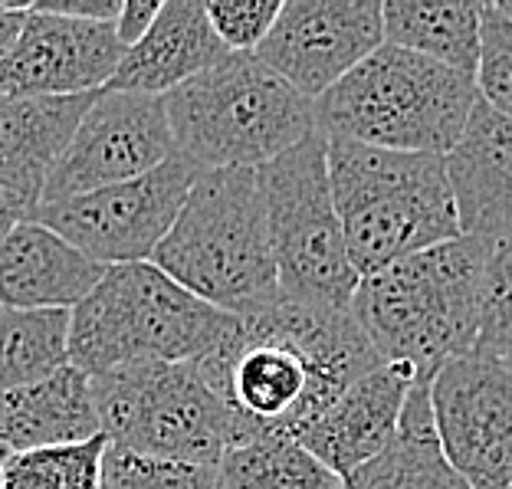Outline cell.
<instances>
[{"label": "cell", "instance_id": "cell-1", "mask_svg": "<svg viewBox=\"0 0 512 489\" xmlns=\"http://www.w3.org/2000/svg\"><path fill=\"white\" fill-rule=\"evenodd\" d=\"M230 421V450L263 437H296L368 371L384 365L352 309L296 302L237 319L230 339L194 362Z\"/></svg>", "mask_w": 512, "mask_h": 489}, {"label": "cell", "instance_id": "cell-2", "mask_svg": "<svg viewBox=\"0 0 512 489\" xmlns=\"http://www.w3.org/2000/svg\"><path fill=\"white\" fill-rule=\"evenodd\" d=\"M490 243L457 237L365 276L352 296V316L384 365L430 378L476 348L483 270Z\"/></svg>", "mask_w": 512, "mask_h": 489}, {"label": "cell", "instance_id": "cell-3", "mask_svg": "<svg viewBox=\"0 0 512 489\" xmlns=\"http://www.w3.org/2000/svg\"><path fill=\"white\" fill-rule=\"evenodd\" d=\"M148 263L237 319L270 306L279 279L260 174L250 168L197 174L178 220Z\"/></svg>", "mask_w": 512, "mask_h": 489}, {"label": "cell", "instance_id": "cell-4", "mask_svg": "<svg viewBox=\"0 0 512 489\" xmlns=\"http://www.w3.org/2000/svg\"><path fill=\"white\" fill-rule=\"evenodd\" d=\"M476 99L480 92L470 73L381 43L316 99V125L325 138L339 142L447 158Z\"/></svg>", "mask_w": 512, "mask_h": 489}, {"label": "cell", "instance_id": "cell-5", "mask_svg": "<svg viewBox=\"0 0 512 489\" xmlns=\"http://www.w3.org/2000/svg\"><path fill=\"white\" fill-rule=\"evenodd\" d=\"M237 316L214 309L151 263L109 266L73 309L69 365L106 375L125 365L201 362L230 339Z\"/></svg>", "mask_w": 512, "mask_h": 489}, {"label": "cell", "instance_id": "cell-6", "mask_svg": "<svg viewBox=\"0 0 512 489\" xmlns=\"http://www.w3.org/2000/svg\"><path fill=\"white\" fill-rule=\"evenodd\" d=\"M329 142V184L358 276L460 237L447 165L437 155H404L355 142Z\"/></svg>", "mask_w": 512, "mask_h": 489}, {"label": "cell", "instance_id": "cell-7", "mask_svg": "<svg viewBox=\"0 0 512 489\" xmlns=\"http://www.w3.org/2000/svg\"><path fill=\"white\" fill-rule=\"evenodd\" d=\"M174 148L197 171H260L319 132L316 102L253 53H227L165 96Z\"/></svg>", "mask_w": 512, "mask_h": 489}, {"label": "cell", "instance_id": "cell-8", "mask_svg": "<svg viewBox=\"0 0 512 489\" xmlns=\"http://www.w3.org/2000/svg\"><path fill=\"white\" fill-rule=\"evenodd\" d=\"M260 174L279 293L296 302L352 309L362 276L348 260L329 184V142L316 132Z\"/></svg>", "mask_w": 512, "mask_h": 489}, {"label": "cell", "instance_id": "cell-9", "mask_svg": "<svg viewBox=\"0 0 512 489\" xmlns=\"http://www.w3.org/2000/svg\"><path fill=\"white\" fill-rule=\"evenodd\" d=\"M89 381L109 447L204 467H217L230 450L227 411L194 362L125 365Z\"/></svg>", "mask_w": 512, "mask_h": 489}, {"label": "cell", "instance_id": "cell-10", "mask_svg": "<svg viewBox=\"0 0 512 489\" xmlns=\"http://www.w3.org/2000/svg\"><path fill=\"white\" fill-rule=\"evenodd\" d=\"M197 174L191 161L174 155L135 181L33 207L27 220L50 227L102 266L148 263L178 220Z\"/></svg>", "mask_w": 512, "mask_h": 489}, {"label": "cell", "instance_id": "cell-11", "mask_svg": "<svg viewBox=\"0 0 512 489\" xmlns=\"http://www.w3.org/2000/svg\"><path fill=\"white\" fill-rule=\"evenodd\" d=\"M437 444L467 489H512V368L453 358L427 384Z\"/></svg>", "mask_w": 512, "mask_h": 489}, {"label": "cell", "instance_id": "cell-12", "mask_svg": "<svg viewBox=\"0 0 512 489\" xmlns=\"http://www.w3.org/2000/svg\"><path fill=\"white\" fill-rule=\"evenodd\" d=\"M178 155L165 96L102 89L46 181L40 204L135 181ZM37 204V207H40Z\"/></svg>", "mask_w": 512, "mask_h": 489}, {"label": "cell", "instance_id": "cell-13", "mask_svg": "<svg viewBox=\"0 0 512 489\" xmlns=\"http://www.w3.org/2000/svg\"><path fill=\"white\" fill-rule=\"evenodd\" d=\"M381 43V0H286L253 56L316 102Z\"/></svg>", "mask_w": 512, "mask_h": 489}, {"label": "cell", "instance_id": "cell-14", "mask_svg": "<svg viewBox=\"0 0 512 489\" xmlns=\"http://www.w3.org/2000/svg\"><path fill=\"white\" fill-rule=\"evenodd\" d=\"M125 56L115 23H86L27 10L14 56L0 79L7 96H89L109 86Z\"/></svg>", "mask_w": 512, "mask_h": 489}, {"label": "cell", "instance_id": "cell-15", "mask_svg": "<svg viewBox=\"0 0 512 489\" xmlns=\"http://www.w3.org/2000/svg\"><path fill=\"white\" fill-rule=\"evenodd\" d=\"M417 375L404 365H378L335 398L325 411L293 437L335 476H352L378 460L398 440L404 404Z\"/></svg>", "mask_w": 512, "mask_h": 489}, {"label": "cell", "instance_id": "cell-16", "mask_svg": "<svg viewBox=\"0 0 512 489\" xmlns=\"http://www.w3.org/2000/svg\"><path fill=\"white\" fill-rule=\"evenodd\" d=\"M460 237H512V122L476 99L460 142L444 158Z\"/></svg>", "mask_w": 512, "mask_h": 489}, {"label": "cell", "instance_id": "cell-17", "mask_svg": "<svg viewBox=\"0 0 512 489\" xmlns=\"http://www.w3.org/2000/svg\"><path fill=\"white\" fill-rule=\"evenodd\" d=\"M109 266L89 260L37 220L0 240V309H69L102 283Z\"/></svg>", "mask_w": 512, "mask_h": 489}, {"label": "cell", "instance_id": "cell-18", "mask_svg": "<svg viewBox=\"0 0 512 489\" xmlns=\"http://www.w3.org/2000/svg\"><path fill=\"white\" fill-rule=\"evenodd\" d=\"M89 96H7L0 99V188L27 211L40 204L46 181L96 102Z\"/></svg>", "mask_w": 512, "mask_h": 489}, {"label": "cell", "instance_id": "cell-19", "mask_svg": "<svg viewBox=\"0 0 512 489\" xmlns=\"http://www.w3.org/2000/svg\"><path fill=\"white\" fill-rule=\"evenodd\" d=\"M230 50L217 40L207 20L204 0H168L151 23L142 43L125 50L119 69L109 79V92L168 96L191 83L204 69L224 60Z\"/></svg>", "mask_w": 512, "mask_h": 489}, {"label": "cell", "instance_id": "cell-20", "mask_svg": "<svg viewBox=\"0 0 512 489\" xmlns=\"http://www.w3.org/2000/svg\"><path fill=\"white\" fill-rule=\"evenodd\" d=\"M99 434L92 381L73 365L27 388L0 391V447L10 453L83 444Z\"/></svg>", "mask_w": 512, "mask_h": 489}, {"label": "cell", "instance_id": "cell-21", "mask_svg": "<svg viewBox=\"0 0 512 489\" xmlns=\"http://www.w3.org/2000/svg\"><path fill=\"white\" fill-rule=\"evenodd\" d=\"M480 7L476 0H388L384 43L437 60L476 79L480 63Z\"/></svg>", "mask_w": 512, "mask_h": 489}, {"label": "cell", "instance_id": "cell-22", "mask_svg": "<svg viewBox=\"0 0 512 489\" xmlns=\"http://www.w3.org/2000/svg\"><path fill=\"white\" fill-rule=\"evenodd\" d=\"M342 489H467L450 470L437 444L434 411H430L427 384L417 381L404 404L398 440L378 460L345 476Z\"/></svg>", "mask_w": 512, "mask_h": 489}, {"label": "cell", "instance_id": "cell-23", "mask_svg": "<svg viewBox=\"0 0 512 489\" xmlns=\"http://www.w3.org/2000/svg\"><path fill=\"white\" fill-rule=\"evenodd\" d=\"M69 309H0V391L46 381L69 365Z\"/></svg>", "mask_w": 512, "mask_h": 489}, {"label": "cell", "instance_id": "cell-24", "mask_svg": "<svg viewBox=\"0 0 512 489\" xmlns=\"http://www.w3.org/2000/svg\"><path fill=\"white\" fill-rule=\"evenodd\" d=\"M220 476L227 489H342V476L293 437H263L227 450Z\"/></svg>", "mask_w": 512, "mask_h": 489}, {"label": "cell", "instance_id": "cell-25", "mask_svg": "<svg viewBox=\"0 0 512 489\" xmlns=\"http://www.w3.org/2000/svg\"><path fill=\"white\" fill-rule=\"evenodd\" d=\"M106 437L10 453L4 489H106Z\"/></svg>", "mask_w": 512, "mask_h": 489}, {"label": "cell", "instance_id": "cell-26", "mask_svg": "<svg viewBox=\"0 0 512 489\" xmlns=\"http://www.w3.org/2000/svg\"><path fill=\"white\" fill-rule=\"evenodd\" d=\"M473 355L509 362L512 358V237L490 243L483 270L480 332Z\"/></svg>", "mask_w": 512, "mask_h": 489}, {"label": "cell", "instance_id": "cell-27", "mask_svg": "<svg viewBox=\"0 0 512 489\" xmlns=\"http://www.w3.org/2000/svg\"><path fill=\"white\" fill-rule=\"evenodd\" d=\"M106 489H227L217 467L204 463H171L125 453L119 447L106 450Z\"/></svg>", "mask_w": 512, "mask_h": 489}, {"label": "cell", "instance_id": "cell-28", "mask_svg": "<svg viewBox=\"0 0 512 489\" xmlns=\"http://www.w3.org/2000/svg\"><path fill=\"white\" fill-rule=\"evenodd\" d=\"M476 92L486 106L512 122V20L499 14L493 0L480 7Z\"/></svg>", "mask_w": 512, "mask_h": 489}, {"label": "cell", "instance_id": "cell-29", "mask_svg": "<svg viewBox=\"0 0 512 489\" xmlns=\"http://www.w3.org/2000/svg\"><path fill=\"white\" fill-rule=\"evenodd\" d=\"M207 20L230 53H256L270 37L283 4L279 0H204Z\"/></svg>", "mask_w": 512, "mask_h": 489}, {"label": "cell", "instance_id": "cell-30", "mask_svg": "<svg viewBox=\"0 0 512 489\" xmlns=\"http://www.w3.org/2000/svg\"><path fill=\"white\" fill-rule=\"evenodd\" d=\"M33 10L66 20L115 23L122 14V0H40V4H33Z\"/></svg>", "mask_w": 512, "mask_h": 489}, {"label": "cell", "instance_id": "cell-31", "mask_svg": "<svg viewBox=\"0 0 512 489\" xmlns=\"http://www.w3.org/2000/svg\"><path fill=\"white\" fill-rule=\"evenodd\" d=\"M161 0H122V14L115 20V33L125 50H132L135 43L145 40V33L151 30V23L161 14Z\"/></svg>", "mask_w": 512, "mask_h": 489}, {"label": "cell", "instance_id": "cell-32", "mask_svg": "<svg viewBox=\"0 0 512 489\" xmlns=\"http://www.w3.org/2000/svg\"><path fill=\"white\" fill-rule=\"evenodd\" d=\"M27 10L30 0H0V79H4L10 56H14L23 23H27Z\"/></svg>", "mask_w": 512, "mask_h": 489}, {"label": "cell", "instance_id": "cell-33", "mask_svg": "<svg viewBox=\"0 0 512 489\" xmlns=\"http://www.w3.org/2000/svg\"><path fill=\"white\" fill-rule=\"evenodd\" d=\"M27 204L20 201V197L7 194L4 188H0V240H4L10 230H14L17 224H23L27 220Z\"/></svg>", "mask_w": 512, "mask_h": 489}, {"label": "cell", "instance_id": "cell-34", "mask_svg": "<svg viewBox=\"0 0 512 489\" xmlns=\"http://www.w3.org/2000/svg\"><path fill=\"white\" fill-rule=\"evenodd\" d=\"M7 460H10V450L0 447V489H4V470H7Z\"/></svg>", "mask_w": 512, "mask_h": 489}, {"label": "cell", "instance_id": "cell-35", "mask_svg": "<svg viewBox=\"0 0 512 489\" xmlns=\"http://www.w3.org/2000/svg\"><path fill=\"white\" fill-rule=\"evenodd\" d=\"M493 4H496V10H499V14H503V17H509V20H512V0H493Z\"/></svg>", "mask_w": 512, "mask_h": 489}, {"label": "cell", "instance_id": "cell-36", "mask_svg": "<svg viewBox=\"0 0 512 489\" xmlns=\"http://www.w3.org/2000/svg\"><path fill=\"white\" fill-rule=\"evenodd\" d=\"M506 365H509V368H512V358H509V362H506Z\"/></svg>", "mask_w": 512, "mask_h": 489}]
</instances>
